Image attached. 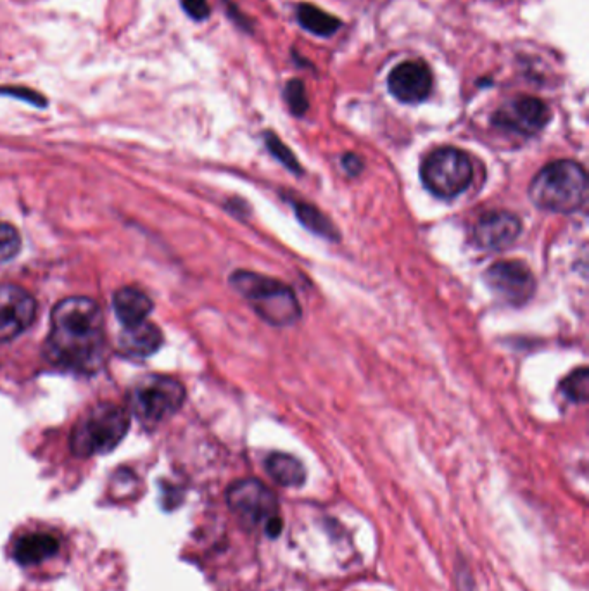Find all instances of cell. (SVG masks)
<instances>
[{"mask_svg":"<svg viewBox=\"0 0 589 591\" xmlns=\"http://www.w3.org/2000/svg\"><path fill=\"white\" fill-rule=\"evenodd\" d=\"M106 350L104 318L94 299H63L51 315V334L45 343L49 362L63 369L92 372L101 367Z\"/></svg>","mask_w":589,"mask_h":591,"instance_id":"obj_1","label":"cell"},{"mask_svg":"<svg viewBox=\"0 0 589 591\" xmlns=\"http://www.w3.org/2000/svg\"><path fill=\"white\" fill-rule=\"evenodd\" d=\"M588 185L583 165L572 159H560L541 168L532 178L529 197L539 210L569 215L586 204Z\"/></svg>","mask_w":589,"mask_h":591,"instance_id":"obj_2","label":"cell"},{"mask_svg":"<svg viewBox=\"0 0 589 591\" xmlns=\"http://www.w3.org/2000/svg\"><path fill=\"white\" fill-rule=\"evenodd\" d=\"M230 284L270 325L285 327L296 324L301 317V305L296 294L280 280L239 270L230 277Z\"/></svg>","mask_w":589,"mask_h":591,"instance_id":"obj_3","label":"cell"},{"mask_svg":"<svg viewBox=\"0 0 589 591\" xmlns=\"http://www.w3.org/2000/svg\"><path fill=\"white\" fill-rule=\"evenodd\" d=\"M130 417L123 407L101 403L90 408L71 431V452L89 458L113 452L127 436Z\"/></svg>","mask_w":589,"mask_h":591,"instance_id":"obj_4","label":"cell"},{"mask_svg":"<svg viewBox=\"0 0 589 591\" xmlns=\"http://www.w3.org/2000/svg\"><path fill=\"white\" fill-rule=\"evenodd\" d=\"M425 189L441 199L460 196L474 178V165L469 154L456 147H439L420 166Z\"/></svg>","mask_w":589,"mask_h":591,"instance_id":"obj_5","label":"cell"},{"mask_svg":"<svg viewBox=\"0 0 589 591\" xmlns=\"http://www.w3.org/2000/svg\"><path fill=\"white\" fill-rule=\"evenodd\" d=\"M182 382L165 375H147L133 386L130 407L146 424H158L168 419L184 405Z\"/></svg>","mask_w":589,"mask_h":591,"instance_id":"obj_6","label":"cell"},{"mask_svg":"<svg viewBox=\"0 0 589 591\" xmlns=\"http://www.w3.org/2000/svg\"><path fill=\"white\" fill-rule=\"evenodd\" d=\"M227 503L247 528H258L279 515V500L258 479L235 481L227 490Z\"/></svg>","mask_w":589,"mask_h":591,"instance_id":"obj_7","label":"cell"},{"mask_svg":"<svg viewBox=\"0 0 589 591\" xmlns=\"http://www.w3.org/2000/svg\"><path fill=\"white\" fill-rule=\"evenodd\" d=\"M484 280L494 296L507 305H526L536 291L534 275L522 261H498L486 270Z\"/></svg>","mask_w":589,"mask_h":591,"instance_id":"obj_8","label":"cell"},{"mask_svg":"<svg viewBox=\"0 0 589 591\" xmlns=\"http://www.w3.org/2000/svg\"><path fill=\"white\" fill-rule=\"evenodd\" d=\"M550 109L536 97H517L501 106L493 116L494 127L503 128L513 134L536 135L548 125Z\"/></svg>","mask_w":589,"mask_h":591,"instance_id":"obj_9","label":"cell"},{"mask_svg":"<svg viewBox=\"0 0 589 591\" xmlns=\"http://www.w3.org/2000/svg\"><path fill=\"white\" fill-rule=\"evenodd\" d=\"M35 317L37 303L32 294L14 284H0V343L21 336Z\"/></svg>","mask_w":589,"mask_h":591,"instance_id":"obj_10","label":"cell"},{"mask_svg":"<svg viewBox=\"0 0 589 591\" xmlns=\"http://www.w3.org/2000/svg\"><path fill=\"white\" fill-rule=\"evenodd\" d=\"M387 87L398 101L417 104L429 97L432 90V73L427 64L406 61L396 66L387 78Z\"/></svg>","mask_w":589,"mask_h":591,"instance_id":"obj_11","label":"cell"},{"mask_svg":"<svg viewBox=\"0 0 589 591\" xmlns=\"http://www.w3.org/2000/svg\"><path fill=\"white\" fill-rule=\"evenodd\" d=\"M522 222L510 211H489L475 223L474 241L486 251H501L519 237Z\"/></svg>","mask_w":589,"mask_h":591,"instance_id":"obj_12","label":"cell"},{"mask_svg":"<svg viewBox=\"0 0 589 591\" xmlns=\"http://www.w3.org/2000/svg\"><path fill=\"white\" fill-rule=\"evenodd\" d=\"M61 552V541L49 531H28L14 540L11 555L19 566H42L49 560L56 559Z\"/></svg>","mask_w":589,"mask_h":591,"instance_id":"obj_13","label":"cell"},{"mask_svg":"<svg viewBox=\"0 0 589 591\" xmlns=\"http://www.w3.org/2000/svg\"><path fill=\"white\" fill-rule=\"evenodd\" d=\"M163 346V334L158 325L151 322H140L137 325L125 327L120 334V350L133 358H147L154 355Z\"/></svg>","mask_w":589,"mask_h":591,"instance_id":"obj_14","label":"cell"},{"mask_svg":"<svg viewBox=\"0 0 589 591\" xmlns=\"http://www.w3.org/2000/svg\"><path fill=\"white\" fill-rule=\"evenodd\" d=\"M116 317L125 327L147 320L152 312V301L137 287H121L113 296Z\"/></svg>","mask_w":589,"mask_h":591,"instance_id":"obj_15","label":"cell"},{"mask_svg":"<svg viewBox=\"0 0 589 591\" xmlns=\"http://www.w3.org/2000/svg\"><path fill=\"white\" fill-rule=\"evenodd\" d=\"M265 467L268 476L285 488H299L306 481L304 465L287 453H272L266 458Z\"/></svg>","mask_w":589,"mask_h":591,"instance_id":"obj_16","label":"cell"},{"mask_svg":"<svg viewBox=\"0 0 589 591\" xmlns=\"http://www.w3.org/2000/svg\"><path fill=\"white\" fill-rule=\"evenodd\" d=\"M296 16L304 30H308L317 37H332L342 26L336 16L325 13L311 4H301L296 7Z\"/></svg>","mask_w":589,"mask_h":591,"instance_id":"obj_17","label":"cell"},{"mask_svg":"<svg viewBox=\"0 0 589 591\" xmlns=\"http://www.w3.org/2000/svg\"><path fill=\"white\" fill-rule=\"evenodd\" d=\"M294 210L298 215L299 222L303 223L306 229L315 232L317 236L325 237L329 241H339V232H337L334 223L323 215L322 211L306 203H294Z\"/></svg>","mask_w":589,"mask_h":591,"instance_id":"obj_18","label":"cell"},{"mask_svg":"<svg viewBox=\"0 0 589 591\" xmlns=\"http://www.w3.org/2000/svg\"><path fill=\"white\" fill-rule=\"evenodd\" d=\"M562 393L574 403H586L589 398V372L586 367L577 369L562 382Z\"/></svg>","mask_w":589,"mask_h":591,"instance_id":"obj_19","label":"cell"},{"mask_svg":"<svg viewBox=\"0 0 589 591\" xmlns=\"http://www.w3.org/2000/svg\"><path fill=\"white\" fill-rule=\"evenodd\" d=\"M265 142L268 151H270L275 158L279 159L280 163H282L287 170H291V172L296 173V175H301V173H303V168L299 165L296 156L291 153V149L285 146L284 142H282L277 135L272 134V132H266Z\"/></svg>","mask_w":589,"mask_h":591,"instance_id":"obj_20","label":"cell"},{"mask_svg":"<svg viewBox=\"0 0 589 591\" xmlns=\"http://www.w3.org/2000/svg\"><path fill=\"white\" fill-rule=\"evenodd\" d=\"M285 101L287 106L291 109L292 115L303 116L308 108H310V102L306 97V90H304V83L298 78H292L291 82L287 83V87L284 90Z\"/></svg>","mask_w":589,"mask_h":591,"instance_id":"obj_21","label":"cell"},{"mask_svg":"<svg viewBox=\"0 0 589 591\" xmlns=\"http://www.w3.org/2000/svg\"><path fill=\"white\" fill-rule=\"evenodd\" d=\"M21 249V237L11 223L0 222V263L13 260Z\"/></svg>","mask_w":589,"mask_h":591,"instance_id":"obj_22","label":"cell"},{"mask_svg":"<svg viewBox=\"0 0 589 591\" xmlns=\"http://www.w3.org/2000/svg\"><path fill=\"white\" fill-rule=\"evenodd\" d=\"M0 94L18 97V99H23V101L30 102V104H35L38 108H44L45 104H47L40 94L30 89H23V87H4V89H0Z\"/></svg>","mask_w":589,"mask_h":591,"instance_id":"obj_23","label":"cell"},{"mask_svg":"<svg viewBox=\"0 0 589 591\" xmlns=\"http://www.w3.org/2000/svg\"><path fill=\"white\" fill-rule=\"evenodd\" d=\"M180 4H182L185 13L189 14L192 20H208L209 13H211L208 0H180Z\"/></svg>","mask_w":589,"mask_h":591,"instance_id":"obj_24","label":"cell"},{"mask_svg":"<svg viewBox=\"0 0 589 591\" xmlns=\"http://www.w3.org/2000/svg\"><path fill=\"white\" fill-rule=\"evenodd\" d=\"M342 166H344V170L349 175H360L363 172V168H365V163H363V159L360 156L349 153L342 156Z\"/></svg>","mask_w":589,"mask_h":591,"instance_id":"obj_25","label":"cell"},{"mask_svg":"<svg viewBox=\"0 0 589 591\" xmlns=\"http://www.w3.org/2000/svg\"><path fill=\"white\" fill-rule=\"evenodd\" d=\"M282 529H284V526H282L280 515L273 517L272 521H268L265 524V533L268 534L270 538H277V536H280Z\"/></svg>","mask_w":589,"mask_h":591,"instance_id":"obj_26","label":"cell"}]
</instances>
